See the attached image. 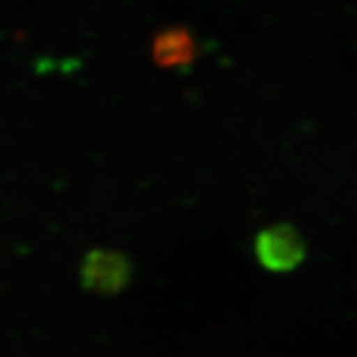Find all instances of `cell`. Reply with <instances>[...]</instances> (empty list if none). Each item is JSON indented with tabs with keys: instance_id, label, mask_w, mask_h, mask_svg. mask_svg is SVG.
<instances>
[{
	"instance_id": "obj_1",
	"label": "cell",
	"mask_w": 357,
	"mask_h": 357,
	"mask_svg": "<svg viewBox=\"0 0 357 357\" xmlns=\"http://www.w3.org/2000/svg\"><path fill=\"white\" fill-rule=\"evenodd\" d=\"M256 250L266 266L284 270V268H292L302 260L304 243L294 227L278 225L258 234Z\"/></svg>"
},
{
	"instance_id": "obj_2",
	"label": "cell",
	"mask_w": 357,
	"mask_h": 357,
	"mask_svg": "<svg viewBox=\"0 0 357 357\" xmlns=\"http://www.w3.org/2000/svg\"><path fill=\"white\" fill-rule=\"evenodd\" d=\"M153 62L159 68H183L197 56V42L187 28H169L157 34L151 46Z\"/></svg>"
}]
</instances>
